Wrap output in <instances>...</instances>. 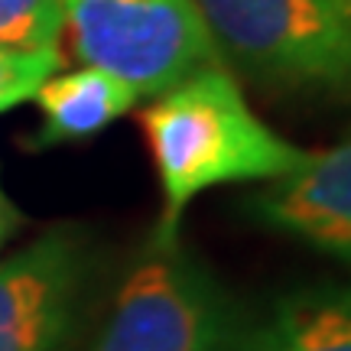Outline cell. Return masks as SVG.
<instances>
[{
    "mask_svg": "<svg viewBox=\"0 0 351 351\" xmlns=\"http://www.w3.org/2000/svg\"><path fill=\"white\" fill-rule=\"evenodd\" d=\"M150 143L163 212L156 238H176L189 202L225 182H267L306 160V150L263 124L225 65L202 69L156 95L140 117Z\"/></svg>",
    "mask_w": 351,
    "mask_h": 351,
    "instance_id": "6da1fadb",
    "label": "cell"
},
{
    "mask_svg": "<svg viewBox=\"0 0 351 351\" xmlns=\"http://www.w3.org/2000/svg\"><path fill=\"white\" fill-rule=\"evenodd\" d=\"M247 328L212 270L176 238L134 257L88 351H241Z\"/></svg>",
    "mask_w": 351,
    "mask_h": 351,
    "instance_id": "7a4b0ae2",
    "label": "cell"
},
{
    "mask_svg": "<svg viewBox=\"0 0 351 351\" xmlns=\"http://www.w3.org/2000/svg\"><path fill=\"white\" fill-rule=\"evenodd\" d=\"M221 65L270 85L351 82V16L339 0H192Z\"/></svg>",
    "mask_w": 351,
    "mask_h": 351,
    "instance_id": "3957f363",
    "label": "cell"
},
{
    "mask_svg": "<svg viewBox=\"0 0 351 351\" xmlns=\"http://www.w3.org/2000/svg\"><path fill=\"white\" fill-rule=\"evenodd\" d=\"M65 26L78 59L121 78L137 98L221 65L192 0H65Z\"/></svg>",
    "mask_w": 351,
    "mask_h": 351,
    "instance_id": "277c9868",
    "label": "cell"
},
{
    "mask_svg": "<svg viewBox=\"0 0 351 351\" xmlns=\"http://www.w3.org/2000/svg\"><path fill=\"white\" fill-rule=\"evenodd\" d=\"M85 283V244L56 228L0 263V351H62Z\"/></svg>",
    "mask_w": 351,
    "mask_h": 351,
    "instance_id": "5b68a950",
    "label": "cell"
},
{
    "mask_svg": "<svg viewBox=\"0 0 351 351\" xmlns=\"http://www.w3.org/2000/svg\"><path fill=\"white\" fill-rule=\"evenodd\" d=\"M244 212L257 225L351 263V134L328 150L306 153L287 176L267 179L247 195Z\"/></svg>",
    "mask_w": 351,
    "mask_h": 351,
    "instance_id": "8992f818",
    "label": "cell"
},
{
    "mask_svg": "<svg viewBox=\"0 0 351 351\" xmlns=\"http://www.w3.org/2000/svg\"><path fill=\"white\" fill-rule=\"evenodd\" d=\"M33 98L43 108V130L36 134V147H52L95 137L130 111L137 95L121 78L85 65L69 75L46 78Z\"/></svg>",
    "mask_w": 351,
    "mask_h": 351,
    "instance_id": "52a82bcc",
    "label": "cell"
},
{
    "mask_svg": "<svg viewBox=\"0 0 351 351\" xmlns=\"http://www.w3.org/2000/svg\"><path fill=\"white\" fill-rule=\"evenodd\" d=\"M241 351H351V287L300 289L276 302Z\"/></svg>",
    "mask_w": 351,
    "mask_h": 351,
    "instance_id": "ba28073f",
    "label": "cell"
},
{
    "mask_svg": "<svg viewBox=\"0 0 351 351\" xmlns=\"http://www.w3.org/2000/svg\"><path fill=\"white\" fill-rule=\"evenodd\" d=\"M65 29V0H0V46L52 49Z\"/></svg>",
    "mask_w": 351,
    "mask_h": 351,
    "instance_id": "9c48e42d",
    "label": "cell"
},
{
    "mask_svg": "<svg viewBox=\"0 0 351 351\" xmlns=\"http://www.w3.org/2000/svg\"><path fill=\"white\" fill-rule=\"evenodd\" d=\"M62 65L59 46L52 49H7L0 46V111L16 108L39 91V85L52 78Z\"/></svg>",
    "mask_w": 351,
    "mask_h": 351,
    "instance_id": "30bf717a",
    "label": "cell"
},
{
    "mask_svg": "<svg viewBox=\"0 0 351 351\" xmlns=\"http://www.w3.org/2000/svg\"><path fill=\"white\" fill-rule=\"evenodd\" d=\"M10 225H13V212H10V205L0 199V241L7 238V231H10Z\"/></svg>",
    "mask_w": 351,
    "mask_h": 351,
    "instance_id": "8fae6325",
    "label": "cell"
},
{
    "mask_svg": "<svg viewBox=\"0 0 351 351\" xmlns=\"http://www.w3.org/2000/svg\"><path fill=\"white\" fill-rule=\"evenodd\" d=\"M341 7H345V13L351 16V0H341Z\"/></svg>",
    "mask_w": 351,
    "mask_h": 351,
    "instance_id": "7c38bea8",
    "label": "cell"
},
{
    "mask_svg": "<svg viewBox=\"0 0 351 351\" xmlns=\"http://www.w3.org/2000/svg\"><path fill=\"white\" fill-rule=\"evenodd\" d=\"M339 3H341V0H339Z\"/></svg>",
    "mask_w": 351,
    "mask_h": 351,
    "instance_id": "4fadbf2b",
    "label": "cell"
}]
</instances>
